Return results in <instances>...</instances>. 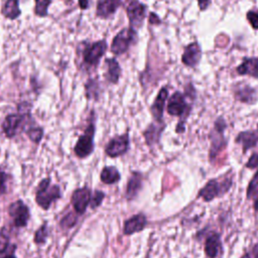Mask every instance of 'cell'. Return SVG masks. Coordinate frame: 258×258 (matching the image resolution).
I'll return each instance as SVG.
<instances>
[{
    "instance_id": "6da1fadb",
    "label": "cell",
    "mask_w": 258,
    "mask_h": 258,
    "mask_svg": "<svg viewBox=\"0 0 258 258\" xmlns=\"http://www.w3.org/2000/svg\"><path fill=\"white\" fill-rule=\"evenodd\" d=\"M167 112L172 116H179L180 121L177 124L176 131L181 133L184 131V121L190 112V105L185 100V96L179 92H175L168 101Z\"/></svg>"
},
{
    "instance_id": "7a4b0ae2",
    "label": "cell",
    "mask_w": 258,
    "mask_h": 258,
    "mask_svg": "<svg viewBox=\"0 0 258 258\" xmlns=\"http://www.w3.org/2000/svg\"><path fill=\"white\" fill-rule=\"evenodd\" d=\"M50 179L44 178L38 185L36 191V203L44 210H47L51 203L59 198V187L57 185H49Z\"/></svg>"
},
{
    "instance_id": "3957f363",
    "label": "cell",
    "mask_w": 258,
    "mask_h": 258,
    "mask_svg": "<svg viewBox=\"0 0 258 258\" xmlns=\"http://www.w3.org/2000/svg\"><path fill=\"white\" fill-rule=\"evenodd\" d=\"M226 122L223 118H218L215 122L214 129L210 134L211 139V149H210V158H215L218 153L226 145V140L224 137V130L226 129Z\"/></svg>"
},
{
    "instance_id": "277c9868",
    "label": "cell",
    "mask_w": 258,
    "mask_h": 258,
    "mask_svg": "<svg viewBox=\"0 0 258 258\" xmlns=\"http://www.w3.org/2000/svg\"><path fill=\"white\" fill-rule=\"evenodd\" d=\"M137 34L133 28H124L114 37L111 45V51L114 54H122L126 52L129 46L136 40Z\"/></svg>"
},
{
    "instance_id": "5b68a950",
    "label": "cell",
    "mask_w": 258,
    "mask_h": 258,
    "mask_svg": "<svg viewBox=\"0 0 258 258\" xmlns=\"http://www.w3.org/2000/svg\"><path fill=\"white\" fill-rule=\"evenodd\" d=\"M231 186V179H226L223 182H219L217 179L209 180L203 188L199 191L198 197L202 198L206 202H210L215 198L221 196L223 192L227 191Z\"/></svg>"
},
{
    "instance_id": "8992f818",
    "label": "cell",
    "mask_w": 258,
    "mask_h": 258,
    "mask_svg": "<svg viewBox=\"0 0 258 258\" xmlns=\"http://www.w3.org/2000/svg\"><path fill=\"white\" fill-rule=\"evenodd\" d=\"M94 132H95V126L93 123H91L86 129L85 133L79 138L75 146V153L79 157L84 158L92 153L94 148V142H93Z\"/></svg>"
},
{
    "instance_id": "52a82bcc",
    "label": "cell",
    "mask_w": 258,
    "mask_h": 258,
    "mask_svg": "<svg viewBox=\"0 0 258 258\" xmlns=\"http://www.w3.org/2000/svg\"><path fill=\"white\" fill-rule=\"evenodd\" d=\"M126 11L131 28L140 27L146 15V6L137 0H129L126 6Z\"/></svg>"
},
{
    "instance_id": "ba28073f",
    "label": "cell",
    "mask_w": 258,
    "mask_h": 258,
    "mask_svg": "<svg viewBox=\"0 0 258 258\" xmlns=\"http://www.w3.org/2000/svg\"><path fill=\"white\" fill-rule=\"evenodd\" d=\"M129 147V136L128 134H123L117 136L107 144L106 146V153L110 157H117L124 154Z\"/></svg>"
},
{
    "instance_id": "9c48e42d",
    "label": "cell",
    "mask_w": 258,
    "mask_h": 258,
    "mask_svg": "<svg viewBox=\"0 0 258 258\" xmlns=\"http://www.w3.org/2000/svg\"><path fill=\"white\" fill-rule=\"evenodd\" d=\"M107 48V44L105 40L97 41L90 46L84 52V60L89 66H96L100 58L103 56Z\"/></svg>"
},
{
    "instance_id": "30bf717a",
    "label": "cell",
    "mask_w": 258,
    "mask_h": 258,
    "mask_svg": "<svg viewBox=\"0 0 258 258\" xmlns=\"http://www.w3.org/2000/svg\"><path fill=\"white\" fill-rule=\"evenodd\" d=\"M9 214L13 218L14 225L16 227L26 226L29 218V212L26 205H24L21 201H16L10 205Z\"/></svg>"
},
{
    "instance_id": "8fae6325",
    "label": "cell",
    "mask_w": 258,
    "mask_h": 258,
    "mask_svg": "<svg viewBox=\"0 0 258 258\" xmlns=\"http://www.w3.org/2000/svg\"><path fill=\"white\" fill-rule=\"evenodd\" d=\"M90 202H91V190L88 187L78 188L74 191L72 196V203L78 214L85 213Z\"/></svg>"
},
{
    "instance_id": "7c38bea8",
    "label": "cell",
    "mask_w": 258,
    "mask_h": 258,
    "mask_svg": "<svg viewBox=\"0 0 258 258\" xmlns=\"http://www.w3.org/2000/svg\"><path fill=\"white\" fill-rule=\"evenodd\" d=\"M147 224V219L143 214H137L124 222V235H131L142 231Z\"/></svg>"
},
{
    "instance_id": "4fadbf2b",
    "label": "cell",
    "mask_w": 258,
    "mask_h": 258,
    "mask_svg": "<svg viewBox=\"0 0 258 258\" xmlns=\"http://www.w3.org/2000/svg\"><path fill=\"white\" fill-rule=\"evenodd\" d=\"M201 55H202V50H201L200 44L198 42H192L184 48L183 54L181 56V60L185 66L194 68L200 61Z\"/></svg>"
},
{
    "instance_id": "5bb4252c",
    "label": "cell",
    "mask_w": 258,
    "mask_h": 258,
    "mask_svg": "<svg viewBox=\"0 0 258 258\" xmlns=\"http://www.w3.org/2000/svg\"><path fill=\"white\" fill-rule=\"evenodd\" d=\"M168 96V92H167V89L166 88H162L157 97L155 98V101L154 103L152 104L151 106V113L154 117V119L156 121H162V116H163V109H164V103H165V100Z\"/></svg>"
},
{
    "instance_id": "9a60e30c",
    "label": "cell",
    "mask_w": 258,
    "mask_h": 258,
    "mask_svg": "<svg viewBox=\"0 0 258 258\" xmlns=\"http://www.w3.org/2000/svg\"><path fill=\"white\" fill-rule=\"evenodd\" d=\"M222 250V243H221V237L217 233L211 234L205 243V252L208 257L210 258H216L220 251Z\"/></svg>"
},
{
    "instance_id": "2e32d148",
    "label": "cell",
    "mask_w": 258,
    "mask_h": 258,
    "mask_svg": "<svg viewBox=\"0 0 258 258\" xmlns=\"http://www.w3.org/2000/svg\"><path fill=\"white\" fill-rule=\"evenodd\" d=\"M121 5V0H99L97 4V15L107 18L112 15Z\"/></svg>"
},
{
    "instance_id": "e0dca14e",
    "label": "cell",
    "mask_w": 258,
    "mask_h": 258,
    "mask_svg": "<svg viewBox=\"0 0 258 258\" xmlns=\"http://www.w3.org/2000/svg\"><path fill=\"white\" fill-rule=\"evenodd\" d=\"M237 72L240 75H247L258 79V57L245 58L237 68Z\"/></svg>"
},
{
    "instance_id": "ac0fdd59",
    "label": "cell",
    "mask_w": 258,
    "mask_h": 258,
    "mask_svg": "<svg viewBox=\"0 0 258 258\" xmlns=\"http://www.w3.org/2000/svg\"><path fill=\"white\" fill-rule=\"evenodd\" d=\"M22 122V116L18 114L8 115L3 123V130L7 137H13Z\"/></svg>"
},
{
    "instance_id": "d6986e66",
    "label": "cell",
    "mask_w": 258,
    "mask_h": 258,
    "mask_svg": "<svg viewBox=\"0 0 258 258\" xmlns=\"http://www.w3.org/2000/svg\"><path fill=\"white\" fill-rule=\"evenodd\" d=\"M141 185H142L141 174L139 172H133L128 180V183H127L126 198L128 200L134 199L138 195L139 190L141 189Z\"/></svg>"
},
{
    "instance_id": "ffe728a7",
    "label": "cell",
    "mask_w": 258,
    "mask_h": 258,
    "mask_svg": "<svg viewBox=\"0 0 258 258\" xmlns=\"http://www.w3.org/2000/svg\"><path fill=\"white\" fill-rule=\"evenodd\" d=\"M236 142L241 143L243 151L246 152L248 149L254 147L258 142V133L255 131H245L241 132L236 137Z\"/></svg>"
},
{
    "instance_id": "44dd1931",
    "label": "cell",
    "mask_w": 258,
    "mask_h": 258,
    "mask_svg": "<svg viewBox=\"0 0 258 258\" xmlns=\"http://www.w3.org/2000/svg\"><path fill=\"white\" fill-rule=\"evenodd\" d=\"M163 128H164L163 124L161 126L155 125V124L149 125L148 128L143 133V135L145 137V140H146V143L151 146V145L155 144L156 142H158Z\"/></svg>"
},
{
    "instance_id": "7402d4cb",
    "label": "cell",
    "mask_w": 258,
    "mask_h": 258,
    "mask_svg": "<svg viewBox=\"0 0 258 258\" xmlns=\"http://www.w3.org/2000/svg\"><path fill=\"white\" fill-rule=\"evenodd\" d=\"M107 64V79L110 83L116 84L119 81V77L121 74L120 66L118 61L115 58H107L106 59Z\"/></svg>"
},
{
    "instance_id": "603a6c76",
    "label": "cell",
    "mask_w": 258,
    "mask_h": 258,
    "mask_svg": "<svg viewBox=\"0 0 258 258\" xmlns=\"http://www.w3.org/2000/svg\"><path fill=\"white\" fill-rule=\"evenodd\" d=\"M120 179V173L114 166H107L104 167L101 172V180L104 183L112 184L117 182Z\"/></svg>"
},
{
    "instance_id": "cb8c5ba5",
    "label": "cell",
    "mask_w": 258,
    "mask_h": 258,
    "mask_svg": "<svg viewBox=\"0 0 258 258\" xmlns=\"http://www.w3.org/2000/svg\"><path fill=\"white\" fill-rule=\"evenodd\" d=\"M3 14L9 19H15L20 14L18 0H7L3 7Z\"/></svg>"
},
{
    "instance_id": "d4e9b609",
    "label": "cell",
    "mask_w": 258,
    "mask_h": 258,
    "mask_svg": "<svg viewBox=\"0 0 258 258\" xmlns=\"http://www.w3.org/2000/svg\"><path fill=\"white\" fill-rule=\"evenodd\" d=\"M254 93H255V91L253 89L246 86L243 89L238 90V92L236 94V97L242 102L251 103V102L254 101Z\"/></svg>"
},
{
    "instance_id": "484cf974",
    "label": "cell",
    "mask_w": 258,
    "mask_h": 258,
    "mask_svg": "<svg viewBox=\"0 0 258 258\" xmlns=\"http://www.w3.org/2000/svg\"><path fill=\"white\" fill-rule=\"evenodd\" d=\"M51 0H35V13L38 16H45Z\"/></svg>"
},
{
    "instance_id": "4316f807",
    "label": "cell",
    "mask_w": 258,
    "mask_h": 258,
    "mask_svg": "<svg viewBox=\"0 0 258 258\" xmlns=\"http://www.w3.org/2000/svg\"><path fill=\"white\" fill-rule=\"evenodd\" d=\"M257 187H258V170L256 171L253 178L249 182V185L247 188V198L248 199H251L255 195Z\"/></svg>"
},
{
    "instance_id": "83f0119b",
    "label": "cell",
    "mask_w": 258,
    "mask_h": 258,
    "mask_svg": "<svg viewBox=\"0 0 258 258\" xmlns=\"http://www.w3.org/2000/svg\"><path fill=\"white\" fill-rule=\"evenodd\" d=\"M77 222V217L75 216V214L73 213H69L68 215H66L61 221H60V226L62 228H72Z\"/></svg>"
},
{
    "instance_id": "f1b7e54d",
    "label": "cell",
    "mask_w": 258,
    "mask_h": 258,
    "mask_svg": "<svg viewBox=\"0 0 258 258\" xmlns=\"http://www.w3.org/2000/svg\"><path fill=\"white\" fill-rule=\"evenodd\" d=\"M46 237H47V230H46V226L43 225L36 231L34 236V241L36 243H43Z\"/></svg>"
},
{
    "instance_id": "f546056e",
    "label": "cell",
    "mask_w": 258,
    "mask_h": 258,
    "mask_svg": "<svg viewBox=\"0 0 258 258\" xmlns=\"http://www.w3.org/2000/svg\"><path fill=\"white\" fill-rule=\"evenodd\" d=\"M104 197H105L104 192L99 191V190L95 191V194H94L93 197L91 198V202H90L91 207H92L93 209H95V208H97L98 206H100L101 203H102V201H103V199H104Z\"/></svg>"
},
{
    "instance_id": "4dcf8cb0",
    "label": "cell",
    "mask_w": 258,
    "mask_h": 258,
    "mask_svg": "<svg viewBox=\"0 0 258 258\" xmlns=\"http://www.w3.org/2000/svg\"><path fill=\"white\" fill-rule=\"evenodd\" d=\"M28 136L29 138L35 142V143H38L42 137V129L40 128H32L28 131Z\"/></svg>"
},
{
    "instance_id": "1f68e13d",
    "label": "cell",
    "mask_w": 258,
    "mask_h": 258,
    "mask_svg": "<svg viewBox=\"0 0 258 258\" xmlns=\"http://www.w3.org/2000/svg\"><path fill=\"white\" fill-rule=\"evenodd\" d=\"M247 19L254 29H258V11L250 10L247 13Z\"/></svg>"
},
{
    "instance_id": "d6a6232c",
    "label": "cell",
    "mask_w": 258,
    "mask_h": 258,
    "mask_svg": "<svg viewBox=\"0 0 258 258\" xmlns=\"http://www.w3.org/2000/svg\"><path fill=\"white\" fill-rule=\"evenodd\" d=\"M246 166L248 168H255L258 166V152L257 153H253L251 155V157L249 158L248 162L246 163Z\"/></svg>"
},
{
    "instance_id": "836d02e7",
    "label": "cell",
    "mask_w": 258,
    "mask_h": 258,
    "mask_svg": "<svg viewBox=\"0 0 258 258\" xmlns=\"http://www.w3.org/2000/svg\"><path fill=\"white\" fill-rule=\"evenodd\" d=\"M6 179H7L6 173L3 171H0V195H3L6 190V185H5Z\"/></svg>"
},
{
    "instance_id": "e575fe53",
    "label": "cell",
    "mask_w": 258,
    "mask_h": 258,
    "mask_svg": "<svg viewBox=\"0 0 258 258\" xmlns=\"http://www.w3.org/2000/svg\"><path fill=\"white\" fill-rule=\"evenodd\" d=\"M198 2H199L200 9H201V10H205V9L209 6L211 0H198Z\"/></svg>"
},
{
    "instance_id": "d590c367",
    "label": "cell",
    "mask_w": 258,
    "mask_h": 258,
    "mask_svg": "<svg viewBox=\"0 0 258 258\" xmlns=\"http://www.w3.org/2000/svg\"><path fill=\"white\" fill-rule=\"evenodd\" d=\"M149 22L150 23H159V18L157 17V15H155L154 13H150V16H149Z\"/></svg>"
},
{
    "instance_id": "8d00e7d4",
    "label": "cell",
    "mask_w": 258,
    "mask_h": 258,
    "mask_svg": "<svg viewBox=\"0 0 258 258\" xmlns=\"http://www.w3.org/2000/svg\"><path fill=\"white\" fill-rule=\"evenodd\" d=\"M79 5L82 9H86L89 6V0H79Z\"/></svg>"
},
{
    "instance_id": "74e56055",
    "label": "cell",
    "mask_w": 258,
    "mask_h": 258,
    "mask_svg": "<svg viewBox=\"0 0 258 258\" xmlns=\"http://www.w3.org/2000/svg\"><path fill=\"white\" fill-rule=\"evenodd\" d=\"M255 195H256V197H255V201H254V209L258 213V191L255 192Z\"/></svg>"
},
{
    "instance_id": "f35d334b",
    "label": "cell",
    "mask_w": 258,
    "mask_h": 258,
    "mask_svg": "<svg viewBox=\"0 0 258 258\" xmlns=\"http://www.w3.org/2000/svg\"><path fill=\"white\" fill-rule=\"evenodd\" d=\"M252 253H253V255H254V258H258V244H256V245L253 247Z\"/></svg>"
},
{
    "instance_id": "ab89813d",
    "label": "cell",
    "mask_w": 258,
    "mask_h": 258,
    "mask_svg": "<svg viewBox=\"0 0 258 258\" xmlns=\"http://www.w3.org/2000/svg\"><path fill=\"white\" fill-rule=\"evenodd\" d=\"M5 258H15V257H14V255H13V252H11V253L7 254V255L5 256Z\"/></svg>"
},
{
    "instance_id": "60d3db41",
    "label": "cell",
    "mask_w": 258,
    "mask_h": 258,
    "mask_svg": "<svg viewBox=\"0 0 258 258\" xmlns=\"http://www.w3.org/2000/svg\"><path fill=\"white\" fill-rule=\"evenodd\" d=\"M242 258H250V255L249 254H245L242 256Z\"/></svg>"
},
{
    "instance_id": "b9f144b4",
    "label": "cell",
    "mask_w": 258,
    "mask_h": 258,
    "mask_svg": "<svg viewBox=\"0 0 258 258\" xmlns=\"http://www.w3.org/2000/svg\"><path fill=\"white\" fill-rule=\"evenodd\" d=\"M257 128H258V125H257Z\"/></svg>"
}]
</instances>
